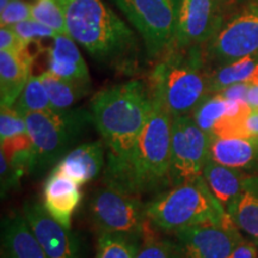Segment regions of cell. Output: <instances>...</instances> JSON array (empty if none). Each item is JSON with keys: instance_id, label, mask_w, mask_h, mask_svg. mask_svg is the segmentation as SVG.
<instances>
[{"instance_id": "cell-1", "label": "cell", "mask_w": 258, "mask_h": 258, "mask_svg": "<svg viewBox=\"0 0 258 258\" xmlns=\"http://www.w3.org/2000/svg\"><path fill=\"white\" fill-rule=\"evenodd\" d=\"M152 106L150 88L140 80L110 86L92 97L93 125L108 151L106 183L114 182L127 167Z\"/></svg>"}, {"instance_id": "cell-2", "label": "cell", "mask_w": 258, "mask_h": 258, "mask_svg": "<svg viewBox=\"0 0 258 258\" xmlns=\"http://www.w3.org/2000/svg\"><path fill=\"white\" fill-rule=\"evenodd\" d=\"M67 32L99 64L121 73L138 67L135 34L103 0H62Z\"/></svg>"}, {"instance_id": "cell-3", "label": "cell", "mask_w": 258, "mask_h": 258, "mask_svg": "<svg viewBox=\"0 0 258 258\" xmlns=\"http://www.w3.org/2000/svg\"><path fill=\"white\" fill-rule=\"evenodd\" d=\"M150 117L141 132L127 167L114 182L106 183L133 195L158 192L171 186L172 116L153 97Z\"/></svg>"}, {"instance_id": "cell-4", "label": "cell", "mask_w": 258, "mask_h": 258, "mask_svg": "<svg viewBox=\"0 0 258 258\" xmlns=\"http://www.w3.org/2000/svg\"><path fill=\"white\" fill-rule=\"evenodd\" d=\"M209 70L202 46L171 47L150 77L151 95L172 117L190 115L208 93Z\"/></svg>"}, {"instance_id": "cell-5", "label": "cell", "mask_w": 258, "mask_h": 258, "mask_svg": "<svg viewBox=\"0 0 258 258\" xmlns=\"http://www.w3.org/2000/svg\"><path fill=\"white\" fill-rule=\"evenodd\" d=\"M31 140L29 175L38 177L56 165L93 124L91 111L66 109L24 115Z\"/></svg>"}, {"instance_id": "cell-6", "label": "cell", "mask_w": 258, "mask_h": 258, "mask_svg": "<svg viewBox=\"0 0 258 258\" xmlns=\"http://www.w3.org/2000/svg\"><path fill=\"white\" fill-rule=\"evenodd\" d=\"M147 219L163 231L176 232L194 225L233 221L213 196L203 177L160 194L146 206Z\"/></svg>"}, {"instance_id": "cell-7", "label": "cell", "mask_w": 258, "mask_h": 258, "mask_svg": "<svg viewBox=\"0 0 258 258\" xmlns=\"http://www.w3.org/2000/svg\"><path fill=\"white\" fill-rule=\"evenodd\" d=\"M90 214L101 233L121 234L138 241L147 222L146 206L139 196L106 184L90 201Z\"/></svg>"}, {"instance_id": "cell-8", "label": "cell", "mask_w": 258, "mask_h": 258, "mask_svg": "<svg viewBox=\"0 0 258 258\" xmlns=\"http://www.w3.org/2000/svg\"><path fill=\"white\" fill-rule=\"evenodd\" d=\"M143 37L147 55L161 56L173 44L179 0H114Z\"/></svg>"}, {"instance_id": "cell-9", "label": "cell", "mask_w": 258, "mask_h": 258, "mask_svg": "<svg viewBox=\"0 0 258 258\" xmlns=\"http://www.w3.org/2000/svg\"><path fill=\"white\" fill-rule=\"evenodd\" d=\"M202 48L206 62L215 69L257 53L258 2L250 3L227 21L224 19Z\"/></svg>"}, {"instance_id": "cell-10", "label": "cell", "mask_w": 258, "mask_h": 258, "mask_svg": "<svg viewBox=\"0 0 258 258\" xmlns=\"http://www.w3.org/2000/svg\"><path fill=\"white\" fill-rule=\"evenodd\" d=\"M211 135L203 132L190 115L172 117L171 134V186L201 178L209 159Z\"/></svg>"}, {"instance_id": "cell-11", "label": "cell", "mask_w": 258, "mask_h": 258, "mask_svg": "<svg viewBox=\"0 0 258 258\" xmlns=\"http://www.w3.org/2000/svg\"><path fill=\"white\" fill-rule=\"evenodd\" d=\"M234 221L194 225L176 231L183 258H227L244 239Z\"/></svg>"}, {"instance_id": "cell-12", "label": "cell", "mask_w": 258, "mask_h": 258, "mask_svg": "<svg viewBox=\"0 0 258 258\" xmlns=\"http://www.w3.org/2000/svg\"><path fill=\"white\" fill-rule=\"evenodd\" d=\"M222 0H179L177 29L171 47L203 46L224 21Z\"/></svg>"}, {"instance_id": "cell-13", "label": "cell", "mask_w": 258, "mask_h": 258, "mask_svg": "<svg viewBox=\"0 0 258 258\" xmlns=\"http://www.w3.org/2000/svg\"><path fill=\"white\" fill-rule=\"evenodd\" d=\"M23 215L48 258H83L78 234L51 217L43 205L25 201Z\"/></svg>"}, {"instance_id": "cell-14", "label": "cell", "mask_w": 258, "mask_h": 258, "mask_svg": "<svg viewBox=\"0 0 258 258\" xmlns=\"http://www.w3.org/2000/svg\"><path fill=\"white\" fill-rule=\"evenodd\" d=\"M105 145L103 140L80 144L70 151L53 167L78 185L92 182L104 167Z\"/></svg>"}, {"instance_id": "cell-15", "label": "cell", "mask_w": 258, "mask_h": 258, "mask_svg": "<svg viewBox=\"0 0 258 258\" xmlns=\"http://www.w3.org/2000/svg\"><path fill=\"white\" fill-rule=\"evenodd\" d=\"M79 186L56 170H51L43 186L44 208L51 217L69 228H72V215L83 198Z\"/></svg>"}, {"instance_id": "cell-16", "label": "cell", "mask_w": 258, "mask_h": 258, "mask_svg": "<svg viewBox=\"0 0 258 258\" xmlns=\"http://www.w3.org/2000/svg\"><path fill=\"white\" fill-rule=\"evenodd\" d=\"M48 71L55 76L79 85L91 86L85 60L69 34H57L48 51Z\"/></svg>"}, {"instance_id": "cell-17", "label": "cell", "mask_w": 258, "mask_h": 258, "mask_svg": "<svg viewBox=\"0 0 258 258\" xmlns=\"http://www.w3.org/2000/svg\"><path fill=\"white\" fill-rule=\"evenodd\" d=\"M35 55L29 46L21 53L0 51V104L14 106L31 74Z\"/></svg>"}, {"instance_id": "cell-18", "label": "cell", "mask_w": 258, "mask_h": 258, "mask_svg": "<svg viewBox=\"0 0 258 258\" xmlns=\"http://www.w3.org/2000/svg\"><path fill=\"white\" fill-rule=\"evenodd\" d=\"M209 157L238 170L254 169L258 164V138L211 137Z\"/></svg>"}, {"instance_id": "cell-19", "label": "cell", "mask_w": 258, "mask_h": 258, "mask_svg": "<svg viewBox=\"0 0 258 258\" xmlns=\"http://www.w3.org/2000/svg\"><path fill=\"white\" fill-rule=\"evenodd\" d=\"M2 246L5 258H48L23 213H15L3 221Z\"/></svg>"}, {"instance_id": "cell-20", "label": "cell", "mask_w": 258, "mask_h": 258, "mask_svg": "<svg viewBox=\"0 0 258 258\" xmlns=\"http://www.w3.org/2000/svg\"><path fill=\"white\" fill-rule=\"evenodd\" d=\"M203 179L218 202L225 211L238 198L243 189L245 179L241 170L222 165L209 157L202 173Z\"/></svg>"}, {"instance_id": "cell-21", "label": "cell", "mask_w": 258, "mask_h": 258, "mask_svg": "<svg viewBox=\"0 0 258 258\" xmlns=\"http://www.w3.org/2000/svg\"><path fill=\"white\" fill-rule=\"evenodd\" d=\"M226 212L240 231L258 243V177L247 176L240 194Z\"/></svg>"}, {"instance_id": "cell-22", "label": "cell", "mask_w": 258, "mask_h": 258, "mask_svg": "<svg viewBox=\"0 0 258 258\" xmlns=\"http://www.w3.org/2000/svg\"><path fill=\"white\" fill-rule=\"evenodd\" d=\"M256 80H258V51L209 71L208 93H218L237 83H254Z\"/></svg>"}, {"instance_id": "cell-23", "label": "cell", "mask_w": 258, "mask_h": 258, "mask_svg": "<svg viewBox=\"0 0 258 258\" xmlns=\"http://www.w3.org/2000/svg\"><path fill=\"white\" fill-rule=\"evenodd\" d=\"M41 80L49 96L51 106L54 110H66L76 104L80 98L86 96L90 91L88 86L69 82L55 76L49 71L41 73Z\"/></svg>"}, {"instance_id": "cell-24", "label": "cell", "mask_w": 258, "mask_h": 258, "mask_svg": "<svg viewBox=\"0 0 258 258\" xmlns=\"http://www.w3.org/2000/svg\"><path fill=\"white\" fill-rule=\"evenodd\" d=\"M228 99L219 93H209L190 116L203 132L211 135L214 128L228 116Z\"/></svg>"}, {"instance_id": "cell-25", "label": "cell", "mask_w": 258, "mask_h": 258, "mask_svg": "<svg viewBox=\"0 0 258 258\" xmlns=\"http://www.w3.org/2000/svg\"><path fill=\"white\" fill-rule=\"evenodd\" d=\"M15 108L23 116L29 112L54 110L40 76L30 74L23 91L16 102Z\"/></svg>"}, {"instance_id": "cell-26", "label": "cell", "mask_w": 258, "mask_h": 258, "mask_svg": "<svg viewBox=\"0 0 258 258\" xmlns=\"http://www.w3.org/2000/svg\"><path fill=\"white\" fill-rule=\"evenodd\" d=\"M31 16L56 34H69L62 0H35L31 5Z\"/></svg>"}, {"instance_id": "cell-27", "label": "cell", "mask_w": 258, "mask_h": 258, "mask_svg": "<svg viewBox=\"0 0 258 258\" xmlns=\"http://www.w3.org/2000/svg\"><path fill=\"white\" fill-rule=\"evenodd\" d=\"M138 241L121 234L101 233L95 258H135Z\"/></svg>"}, {"instance_id": "cell-28", "label": "cell", "mask_w": 258, "mask_h": 258, "mask_svg": "<svg viewBox=\"0 0 258 258\" xmlns=\"http://www.w3.org/2000/svg\"><path fill=\"white\" fill-rule=\"evenodd\" d=\"M30 137L24 116L15 106H2L0 111V143Z\"/></svg>"}, {"instance_id": "cell-29", "label": "cell", "mask_w": 258, "mask_h": 258, "mask_svg": "<svg viewBox=\"0 0 258 258\" xmlns=\"http://www.w3.org/2000/svg\"><path fill=\"white\" fill-rule=\"evenodd\" d=\"M146 226V225H145ZM143 244L139 245L135 258H180L182 253L178 246L166 240H159L148 234L144 228Z\"/></svg>"}, {"instance_id": "cell-30", "label": "cell", "mask_w": 258, "mask_h": 258, "mask_svg": "<svg viewBox=\"0 0 258 258\" xmlns=\"http://www.w3.org/2000/svg\"><path fill=\"white\" fill-rule=\"evenodd\" d=\"M14 30L27 43L30 42H42L46 38H55L56 32L47 25L40 23L36 19H25L12 25Z\"/></svg>"}, {"instance_id": "cell-31", "label": "cell", "mask_w": 258, "mask_h": 258, "mask_svg": "<svg viewBox=\"0 0 258 258\" xmlns=\"http://www.w3.org/2000/svg\"><path fill=\"white\" fill-rule=\"evenodd\" d=\"M2 12V27L3 25H14L25 19L32 18L31 5L22 0H11L9 5Z\"/></svg>"}, {"instance_id": "cell-32", "label": "cell", "mask_w": 258, "mask_h": 258, "mask_svg": "<svg viewBox=\"0 0 258 258\" xmlns=\"http://www.w3.org/2000/svg\"><path fill=\"white\" fill-rule=\"evenodd\" d=\"M27 42L14 30L12 25H3L0 29V48L2 50H9L12 53H21L27 47Z\"/></svg>"}, {"instance_id": "cell-33", "label": "cell", "mask_w": 258, "mask_h": 258, "mask_svg": "<svg viewBox=\"0 0 258 258\" xmlns=\"http://www.w3.org/2000/svg\"><path fill=\"white\" fill-rule=\"evenodd\" d=\"M251 86V83H237L233 85L227 86V88L218 92L225 99H235V101H246L247 92Z\"/></svg>"}, {"instance_id": "cell-34", "label": "cell", "mask_w": 258, "mask_h": 258, "mask_svg": "<svg viewBox=\"0 0 258 258\" xmlns=\"http://www.w3.org/2000/svg\"><path fill=\"white\" fill-rule=\"evenodd\" d=\"M227 258H258V249L253 243L243 239Z\"/></svg>"}, {"instance_id": "cell-35", "label": "cell", "mask_w": 258, "mask_h": 258, "mask_svg": "<svg viewBox=\"0 0 258 258\" xmlns=\"http://www.w3.org/2000/svg\"><path fill=\"white\" fill-rule=\"evenodd\" d=\"M244 129L247 137L258 138V111H251L245 118Z\"/></svg>"}, {"instance_id": "cell-36", "label": "cell", "mask_w": 258, "mask_h": 258, "mask_svg": "<svg viewBox=\"0 0 258 258\" xmlns=\"http://www.w3.org/2000/svg\"><path fill=\"white\" fill-rule=\"evenodd\" d=\"M246 102L250 106L251 111H258V80L251 83L249 92H247Z\"/></svg>"}, {"instance_id": "cell-37", "label": "cell", "mask_w": 258, "mask_h": 258, "mask_svg": "<svg viewBox=\"0 0 258 258\" xmlns=\"http://www.w3.org/2000/svg\"><path fill=\"white\" fill-rule=\"evenodd\" d=\"M10 2H11V0H0V10L3 11V10H4L6 6L9 5Z\"/></svg>"}, {"instance_id": "cell-38", "label": "cell", "mask_w": 258, "mask_h": 258, "mask_svg": "<svg viewBox=\"0 0 258 258\" xmlns=\"http://www.w3.org/2000/svg\"><path fill=\"white\" fill-rule=\"evenodd\" d=\"M256 2H258V0H253V3H256Z\"/></svg>"}, {"instance_id": "cell-39", "label": "cell", "mask_w": 258, "mask_h": 258, "mask_svg": "<svg viewBox=\"0 0 258 258\" xmlns=\"http://www.w3.org/2000/svg\"><path fill=\"white\" fill-rule=\"evenodd\" d=\"M180 258H183V256H182V257H180Z\"/></svg>"}]
</instances>
